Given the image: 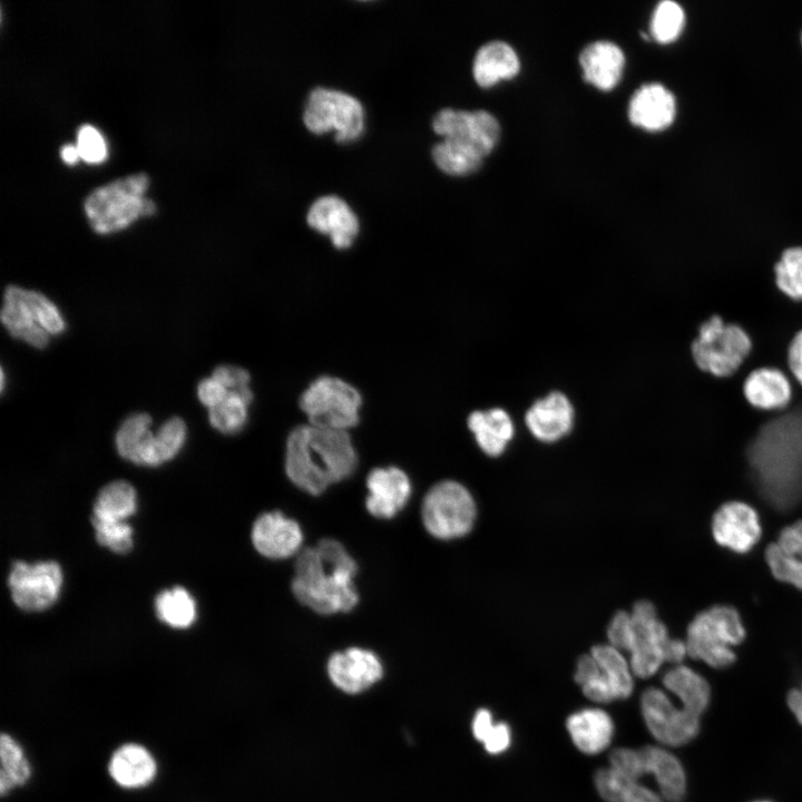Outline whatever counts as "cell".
Wrapping results in <instances>:
<instances>
[{"label": "cell", "mask_w": 802, "mask_h": 802, "mask_svg": "<svg viewBox=\"0 0 802 802\" xmlns=\"http://www.w3.org/2000/svg\"><path fill=\"white\" fill-rule=\"evenodd\" d=\"M760 497L777 511L802 500V404L764 422L746 448Z\"/></svg>", "instance_id": "1"}, {"label": "cell", "mask_w": 802, "mask_h": 802, "mask_svg": "<svg viewBox=\"0 0 802 802\" xmlns=\"http://www.w3.org/2000/svg\"><path fill=\"white\" fill-rule=\"evenodd\" d=\"M358 564L339 540L323 538L296 556L291 589L305 607L320 615L349 613L359 604Z\"/></svg>", "instance_id": "2"}, {"label": "cell", "mask_w": 802, "mask_h": 802, "mask_svg": "<svg viewBox=\"0 0 802 802\" xmlns=\"http://www.w3.org/2000/svg\"><path fill=\"white\" fill-rule=\"evenodd\" d=\"M358 454L346 431L304 424L294 428L285 446V473L300 490L319 496L348 479Z\"/></svg>", "instance_id": "3"}, {"label": "cell", "mask_w": 802, "mask_h": 802, "mask_svg": "<svg viewBox=\"0 0 802 802\" xmlns=\"http://www.w3.org/2000/svg\"><path fill=\"white\" fill-rule=\"evenodd\" d=\"M148 187V175L139 172L94 189L84 202L91 228L99 234H109L153 215L156 205L146 196Z\"/></svg>", "instance_id": "4"}, {"label": "cell", "mask_w": 802, "mask_h": 802, "mask_svg": "<svg viewBox=\"0 0 802 802\" xmlns=\"http://www.w3.org/2000/svg\"><path fill=\"white\" fill-rule=\"evenodd\" d=\"M744 638L739 612L726 605L712 606L698 613L687 627V656L712 668H726L736 661L733 647Z\"/></svg>", "instance_id": "5"}, {"label": "cell", "mask_w": 802, "mask_h": 802, "mask_svg": "<svg viewBox=\"0 0 802 802\" xmlns=\"http://www.w3.org/2000/svg\"><path fill=\"white\" fill-rule=\"evenodd\" d=\"M1 322L11 336L37 349H45L52 336L66 329L53 302L39 292L14 285L4 291Z\"/></svg>", "instance_id": "6"}, {"label": "cell", "mask_w": 802, "mask_h": 802, "mask_svg": "<svg viewBox=\"0 0 802 802\" xmlns=\"http://www.w3.org/2000/svg\"><path fill=\"white\" fill-rule=\"evenodd\" d=\"M630 615L633 644L629 651V664L635 676L651 677L665 663L683 664L687 656L686 643L669 636L667 627L658 618L656 608L651 602H636Z\"/></svg>", "instance_id": "7"}, {"label": "cell", "mask_w": 802, "mask_h": 802, "mask_svg": "<svg viewBox=\"0 0 802 802\" xmlns=\"http://www.w3.org/2000/svg\"><path fill=\"white\" fill-rule=\"evenodd\" d=\"M751 349L752 341L746 331L739 324L725 323L716 314L701 323L691 344L697 368L718 378L735 373Z\"/></svg>", "instance_id": "8"}, {"label": "cell", "mask_w": 802, "mask_h": 802, "mask_svg": "<svg viewBox=\"0 0 802 802\" xmlns=\"http://www.w3.org/2000/svg\"><path fill=\"white\" fill-rule=\"evenodd\" d=\"M421 521L427 532L439 540H453L469 534L477 517L471 492L456 480L434 483L421 503Z\"/></svg>", "instance_id": "9"}, {"label": "cell", "mask_w": 802, "mask_h": 802, "mask_svg": "<svg viewBox=\"0 0 802 802\" xmlns=\"http://www.w3.org/2000/svg\"><path fill=\"white\" fill-rule=\"evenodd\" d=\"M362 398L350 383L334 376L314 380L300 398L310 424L346 431L358 424Z\"/></svg>", "instance_id": "10"}, {"label": "cell", "mask_w": 802, "mask_h": 802, "mask_svg": "<svg viewBox=\"0 0 802 802\" xmlns=\"http://www.w3.org/2000/svg\"><path fill=\"white\" fill-rule=\"evenodd\" d=\"M303 121L314 134L335 131V140L358 139L364 130V109L351 95L327 88L313 89L306 100Z\"/></svg>", "instance_id": "11"}, {"label": "cell", "mask_w": 802, "mask_h": 802, "mask_svg": "<svg viewBox=\"0 0 802 802\" xmlns=\"http://www.w3.org/2000/svg\"><path fill=\"white\" fill-rule=\"evenodd\" d=\"M640 711L649 733L664 746H684L700 734L702 717L676 704L667 692L658 687L644 691Z\"/></svg>", "instance_id": "12"}, {"label": "cell", "mask_w": 802, "mask_h": 802, "mask_svg": "<svg viewBox=\"0 0 802 802\" xmlns=\"http://www.w3.org/2000/svg\"><path fill=\"white\" fill-rule=\"evenodd\" d=\"M8 584L12 600L26 612L49 608L58 599L62 585V571L56 561L26 564L14 561Z\"/></svg>", "instance_id": "13"}, {"label": "cell", "mask_w": 802, "mask_h": 802, "mask_svg": "<svg viewBox=\"0 0 802 802\" xmlns=\"http://www.w3.org/2000/svg\"><path fill=\"white\" fill-rule=\"evenodd\" d=\"M433 130L458 144L472 148L482 157L490 154L499 139L498 120L485 110H440L432 120Z\"/></svg>", "instance_id": "14"}, {"label": "cell", "mask_w": 802, "mask_h": 802, "mask_svg": "<svg viewBox=\"0 0 802 802\" xmlns=\"http://www.w3.org/2000/svg\"><path fill=\"white\" fill-rule=\"evenodd\" d=\"M251 539L260 555L268 559L282 560L296 557L303 550L304 534L295 519L273 510L256 518Z\"/></svg>", "instance_id": "15"}, {"label": "cell", "mask_w": 802, "mask_h": 802, "mask_svg": "<svg viewBox=\"0 0 802 802\" xmlns=\"http://www.w3.org/2000/svg\"><path fill=\"white\" fill-rule=\"evenodd\" d=\"M712 534L718 545L737 554L749 552L762 535L759 515L745 502H725L713 516Z\"/></svg>", "instance_id": "16"}, {"label": "cell", "mask_w": 802, "mask_h": 802, "mask_svg": "<svg viewBox=\"0 0 802 802\" xmlns=\"http://www.w3.org/2000/svg\"><path fill=\"white\" fill-rule=\"evenodd\" d=\"M366 511L378 519H392L408 505L412 493L409 476L398 467L372 469L365 481Z\"/></svg>", "instance_id": "17"}, {"label": "cell", "mask_w": 802, "mask_h": 802, "mask_svg": "<svg viewBox=\"0 0 802 802\" xmlns=\"http://www.w3.org/2000/svg\"><path fill=\"white\" fill-rule=\"evenodd\" d=\"M332 683L345 693H360L375 684L383 675L378 655L362 647L335 652L327 662Z\"/></svg>", "instance_id": "18"}, {"label": "cell", "mask_w": 802, "mask_h": 802, "mask_svg": "<svg viewBox=\"0 0 802 802\" xmlns=\"http://www.w3.org/2000/svg\"><path fill=\"white\" fill-rule=\"evenodd\" d=\"M307 224L315 231L330 236L332 244L348 248L359 233V219L351 207L338 196L317 198L306 215Z\"/></svg>", "instance_id": "19"}, {"label": "cell", "mask_w": 802, "mask_h": 802, "mask_svg": "<svg viewBox=\"0 0 802 802\" xmlns=\"http://www.w3.org/2000/svg\"><path fill=\"white\" fill-rule=\"evenodd\" d=\"M158 765L153 753L143 744L128 742L119 745L108 761L113 781L126 790L149 785L157 776Z\"/></svg>", "instance_id": "20"}, {"label": "cell", "mask_w": 802, "mask_h": 802, "mask_svg": "<svg viewBox=\"0 0 802 802\" xmlns=\"http://www.w3.org/2000/svg\"><path fill=\"white\" fill-rule=\"evenodd\" d=\"M675 116V97L661 84L643 85L630 98L628 118L633 125L645 130H663L672 125Z\"/></svg>", "instance_id": "21"}, {"label": "cell", "mask_w": 802, "mask_h": 802, "mask_svg": "<svg viewBox=\"0 0 802 802\" xmlns=\"http://www.w3.org/2000/svg\"><path fill=\"white\" fill-rule=\"evenodd\" d=\"M574 410L567 397L551 392L527 411L525 422L531 434L542 442H555L573 427Z\"/></svg>", "instance_id": "22"}, {"label": "cell", "mask_w": 802, "mask_h": 802, "mask_svg": "<svg viewBox=\"0 0 802 802\" xmlns=\"http://www.w3.org/2000/svg\"><path fill=\"white\" fill-rule=\"evenodd\" d=\"M150 415L144 412L131 414L121 423L116 447L124 459L148 467L162 464L158 436L150 431Z\"/></svg>", "instance_id": "23"}, {"label": "cell", "mask_w": 802, "mask_h": 802, "mask_svg": "<svg viewBox=\"0 0 802 802\" xmlns=\"http://www.w3.org/2000/svg\"><path fill=\"white\" fill-rule=\"evenodd\" d=\"M646 774L653 775L658 793L665 802H682L687 792V776L681 760L664 746L640 749Z\"/></svg>", "instance_id": "24"}, {"label": "cell", "mask_w": 802, "mask_h": 802, "mask_svg": "<svg viewBox=\"0 0 802 802\" xmlns=\"http://www.w3.org/2000/svg\"><path fill=\"white\" fill-rule=\"evenodd\" d=\"M579 63L586 82L600 90H610L623 76L625 57L617 45L596 41L580 52Z\"/></svg>", "instance_id": "25"}, {"label": "cell", "mask_w": 802, "mask_h": 802, "mask_svg": "<svg viewBox=\"0 0 802 802\" xmlns=\"http://www.w3.org/2000/svg\"><path fill=\"white\" fill-rule=\"evenodd\" d=\"M567 731L575 746L585 754H597L612 742L614 723L600 708H584L569 715Z\"/></svg>", "instance_id": "26"}, {"label": "cell", "mask_w": 802, "mask_h": 802, "mask_svg": "<svg viewBox=\"0 0 802 802\" xmlns=\"http://www.w3.org/2000/svg\"><path fill=\"white\" fill-rule=\"evenodd\" d=\"M663 685L678 704L689 713L702 717L711 705L712 689L707 679L695 669L674 665L663 675Z\"/></svg>", "instance_id": "27"}, {"label": "cell", "mask_w": 802, "mask_h": 802, "mask_svg": "<svg viewBox=\"0 0 802 802\" xmlns=\"http://www.w3.org/2000/svg\"><path fill=\"white\" fill-rule=\"evenodd\" d=\"M746 401L757 409L775 410L785 408L792 398V388L786 375L775 368L753 370L743 382Z\"/></svg>", "instance_id": "28"}, {"label": "cell", "mask_w": 802, "mask_h": 802, "mask_svg": "<svg viewBox=\"0 0 802 802\" xmlns=\"http://www.w3.org/2000/svg\"><path fill=\"white\" fill-rule=\"evenodd\" d=\"M468 428L479 448L490 457L502 454L515 433L509 414L499 408L473 411L468 417Z\"/></svg>", "instance_id": "29"}, {"label": "cell", "mask_w": 802, "mask_h": 802, "mask_svg": "<svg viewBox=\"0 0 802 802\" xmlns=\"http://www.w3.org/2000/svg\"><path fill=\"white\" fill-rule=\"evenodd\" d=\"M519 68L518 56L508 43L491 41L477 51L472 71L476 82L487 88L501 79L514 78Z\"/></svg>", "instance_id": "30"}, {"label": "cell", "mask_w": 802, "mask_h": 802, "mask_svg": "<svg viewBox=\"0 0 802 802\" xmlns=\"http://www.w3.org/2000/svg\"><path fill=\"white\" fill-rule=\"evenodd\" d=\"M0 762L1 795L28 783L32 775L31 764L21 744L8 733L0 737Z\"/></svg>", "instance_id": "31"}, {"label": "cell", "mask_w": 802, "mask_h": 802, "mask_svg": "<svg viewBox=\"0 0 802 802\" xmlns=\"http://www.w3.org/2000/svg\"><path fill=\"white\" fill-rule=\"evenodd\" d=\"M589 653L605 674L616 700L627 698L634 689V674L622 651L603 644L594 646Z\"/></svg>", "instance_id": "32"}, {"label": "cell", "mask_w": 802, "mask_h": 802, "mask_svg": "<svg viewBox=\"0 0 802 802\" xmlns=\"http://www.w3.org/2000/svg\"><path fill=\"white\" fill-rule=\"evenodd\" d=\"M137 508L134 487L127 481H113L105 486L94 505L92 517L125 521Z\"/></svg>", "instance_id": "33"}, {"label": "cell", "mask_w": 802, "mask_h": 802, "mask_svg": "<svg viewBox=\"0 0 802 802\" xmlns=\"http://www.w3.org/2000/svg\"><path fill=\"white\" fill-rule=\"evenodd\" d=\"M253 400L252 390H232L215 407L208 409L213 428L225 434L239 432L248 420V407Z\"/></svg>", "instance_id": "34"}, {"label": "cell", "mask_w": 802, "mask_h": 802, "mask_svg": "<svg viewBox=\"0 0 802 802\" xmlns=\"http://www.w3.org/2000/svg\"><path fill=\"white\" fill-rule=\"evenodd\" d=\"M158 618L175 628H187L196 619V603L183 587L162 591L155 600Z\"/></svg>", "instance_id": "35"}, {"label": "cell", "mask_w": 802, "mask_h": 802, "mask_svg": "<svg viewBox=\"0 0 802 802\" xmlns=\"http://www.w3.org/2000/svg\"><path fill=\"white\" fill-rule=\"evenodd\" d=\"M432 158L443 173L462 176L478 170L483 157L470 147L443 139L433 146Z\"/></svg>", "instance_id": "36"}, {"label": "cell", "mask_w": 802, "mask_h": 802, "mask_svg": "<svg viewBox=\"0 0 802 802\" xmlns=\"http://www.w3.org/2000/svg\"><path fill=\"white\" fill-rule=\"evenodd\" d=\"M765 559L777 580L802 590V546L771 542L765 549Z\"/></svg>", "instance_id": "37"}, {"label": "cell", "mask_w": 802, "mask_h": 802, "mask_svg": "<svg viewBox=\"0 0 802 802\" xmlns=\"http://www.w3.org/2000/svg\"><path fill=\"white\" fill-rule=\"evenodd\" d=\"M574 678L590 701L609 703L616 700L610 684L590 653L577 659Z\"/></svg>", "instance_id": "38"}, {"label": "cell", "mask_w": 802, "mask_h": 802, "mask_svg": "<svg viewBox=\"0 0 802 802\" xmlns=\"http://www.w3.org/2000/svg\"><path fill=\"white\" fill-rule=\"evenodd\" d=\"M775 284L792 300H802V246L784 250L774 266Z\"/></svg>", "instance_id": "39"}, {"label": "cell", "mask_w": 802, "mask_h": 802, "mask_svg": "<svg viewBox=\"0 0 802 802\" xmlns=\"http://www.w3.org/2000/svg\"><path fill=\"white\" fill-rule=\"evenodd\" d=\"M685 26V12L675 1L659 2L652 16L651 35L661 43L676 40Z\"/></svg>", "instance_id": "40"}, {"label": "cell", "mask_w": 802, "mask_h": 802, "mask_svg": "<svg viewBox=\"0 0 802 802\" xmlns=\"http://www.w3.org/2000/svg\"><path fill=\"white\" fill-rule=\"evenodd\" d=\"M97 541L114 552L125 554L133 547V529L126 521L107 520L91 516Z\"/></svg>", "instance_id": "41"}, {"label": "cell", "mask_w": 802, "mask_h": 802, "mask_svg": "<svg viewBox=\"0 0 802 802\" xmlns=\"http://www.w3.org/2000/svg\"><path fill=\"white\" fill-rule=\"evenodd\" d=\"M610 767L628 781H638L646 774L642 750L619 747L609 756Z\"/></svg>", "instance_id": "42"}, {"label": "cell", "mask_w": 802, "mask_h": 802, "mask_svg": "<svg viewBox=\"0 0 802 802\" xmlns=\"http://www.w3.org/2000/svg\"><path fill=\"white\" fill-rule=\"evenodd\" d=\"M77 148L80 158L89 164H98L107 157V145L102 135L91 125H82L77 134Z\"/></svg>", "instance_id": "43"}, {"label": "cell", "mask_w": 802, "mask_h": 802, "mask_svg": "<svg viewBox=\"0 0 802 802\" xmlns=\"http://www.w3.org/2000/svg\"><path fill=\"white\" fill-rule=\"evenodd\" d=\"M598 794L606 802H622L623 794L628 781L614 769H599L594 777Z\"/></svg>", "instance_id": "44"}, {"label": "cell", "mask_w": 802, "mask_h": 802, "mask_svg": "<svg viewBox=\"0 0 802 802\" xmlns=\"http://www.w3.org/2000/svg\"><path fill=\"white\" fill-rule=\"evenodd\" d=\"M608 644L619 651H630L633 644V620L630 613L617 612L610 619L607 627Z\"/></svg>", "instance_id": "45"}, {"label": "cell", "mask_w": 802, "mask_h": 802, "mask_svg": "<svg viewBox=\"0 0 802 802\" xmlns=\"http://www.w3.org/2000/svg\"><path fill=\"white\" fill-rule=\"evenodd\" d=\"M510 742L511 732L506 723L495 724L482 741L486 751L490 754L505 752L510 746Z\"/></svg>", "instance_id": "46"}, {"label": "cell", "mask_w": 802, "mask_h": 802, "mask_svg": "<svg viewBox=\"0 0 802 802\" xmlns=\"http://www.w3.org/2000/svg\"><path fill=\"white\" fill-rule=\"evenodd\" d=\"M622 802H665L658 792L653 791L638 781L627 783Z\"/></svg>", "instance_id": "47"}, {"label": "cell", "mask_w": 802, "mask_h": 802, "mask_svg": "<svg viewBox=\"0 0 802 802\" xmlns=\"http://www.w3.org/2000/svg\"><path fill=\"white\" fill-rule=\"evenodd\" d=\"M788 365L796 381L802 385V330L794 334L789 344Z\"/></svg>", "instance_id": "48"}, {"label": "cell", "mask_w": 802, "mask_h": 802, "mask_svg": "<svg viewBox=\"0 0 802 802\" xmlns=\"http://www.w3.org/2000/svg\"><path fill=\"white\" fill-rule=\"evenodd\" d=\"M495 725L491 713L486 708H480L473 716L472 733L473 736L482 742L487 734Z\"/></svg>", "instance_id": "49"}, {"label": "cell", "mask_w": 802, "mask_h": 802, "mask_svg": "<svg viewBox=\"0 0 802 802\" xmlns=\"http://www.w3.org/2000/svg\"><path fill=\"white\" fill-rule=\"evenodd\" d=\"M786 705L800 725H802V685L786 694Z\"/></svg>", "instance_id": "50"}, {"label": "cell", "mask_w": 802, "mask_h": 802, "mask_svg": "<svg viewBox=\"0 0 802 802\" xmlns=\"http://www.w3.org/2000/svg\"><path fill=\"white\" fill-rule=\"evenodd\" d=\"M60 156L62 160L69 165L77 163V160L80 158L77 146L71 144H66L61 147Z\"/></svg>", "instance_id": "51"}, {"label": "cell", "mask_w": 802, "mask_h": 802, "mask_svg": "<svg viewBox=\"0 0 802 802\" xmlns=\"http://www.w3.org/2000/svg\"><path fill=\"white\" fill-rule=\"evenodd\" d=\"M751 802H773V801L766 800V799H757V800H753Z\"/></svg>", "instance_id": "52"}, {"label": "cell", "mask_w": 802, "mask_h": 802, "mask_svg": "<svg viewBox=\"0 0 802 802\" xmlns=\"http://www.w3.org/2000/svg\"><path fill=\"white\" fill-rule=\"evenodd\" d=\"M801 41H802V36H801Z\"/></svg>", "instance_id": "53"}]
</instances>
